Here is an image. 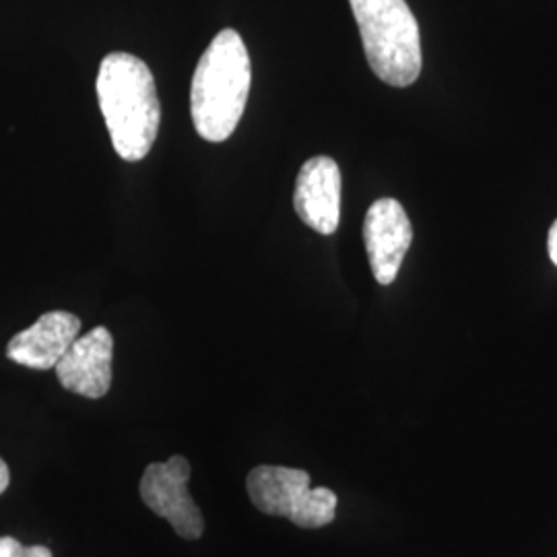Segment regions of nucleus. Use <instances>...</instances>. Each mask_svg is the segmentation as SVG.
<instances>
[{
    "instance_id": "f257e3e1",
    "label": "nucleus",
    "mask_w": 557,
    "mask_h": 557,
    "mask_svg": "<svg viewBox=\"0 0 557 557\" xmlns=\"http://www.w3.org/2000/svg\"><path fill=\"white\" fill-rule=\"evenodd\" d=\"M96 89L116 153L124 161L147 158L161 120L158 87L149 66L133 54L112 52L101 60Z\"/></svg>"
},
{
    "instance_id": "f03ea898",
    "label": "nucleus",
    "mask_w": 557,
    "mask_h": 557,
    "mask_svg": "<svg viewBox=\"0 0 557 557\" xmlns=\"http://www.w3.org/2000/svg\"><path fill=\"white\" fill-rule=\"evenodd\" d=\"M252 69L236 29H223L200 57L190 85L195 128L209 143L230 139L250 96Z\"/></svg>"
},
{
    "instance_id": "7ed1b4c3",
    "label": "nucleus",
    "mask_w": 557,
    "mask_h": 557,
    "mask_svg": "<svg viewBox=\"0 0 557 557\" xmlns=\"http://www.w3.org/2000/svg\"><path fill=\"white\" fill-rule=\"evenodd\" d=\"M358 21L366 59L376 77L409 87L421 73V36L405 0H349Z\"/></svg>"
},
{
    "instance_id": "20e7f679",
    "label": "nucleus",
    "mask_w": 557,
    "mask_h": 557,
    "mask_svg": "<svg viewBox=\"0 0 557 557\" xmlns=\"http://www.w3.org/2000/svg\"><path fill=\"white\" fill-rule=\"evenodd\" d=\"M248 496L262 515L289 518L299 529H320L335 520L337 496L329 487H310L299 469L260 465L250 471Z\"/></svg>"
},
{
    "instance_id": "39448f33",
    "label": "nucleus",
    "mask_w": 557,
    "mask_h": 557,
    "mask_svg": "<svg viewBox=\"0 0 557 557\" xmlns=\"http://www.w3.org/2000/svg\"><path fill=\"white\" fill-rule=\"evenodd\" d=\"M190 462L184 457L168 458L165 462H151L140 478V499L151 512L165 518L180 537L195 541L205 531L199 506L188 492Z\"/></svg>"
},
{
    "instance_id": "423d86ee",
    "label": "nucleus",
    "mask_w": 557,
    "mask_h": 557,
    "mask_svg": "<svg viewBox=\"0 0 557 557\" xmlns=\"http://www.w3.org/2000/svg\"><path fill=\"white\" fill-rule=\"evenodd\" d=\"M413 227L403 205L395 199H379L366 213L363 242L372 273L380 285H391L411 246Z\"/></svg>"
},
{
    "instance_id": "0eeeda50",
    "label": "nucleus",
    "mask_w": 557,
    "mask_h": 557,
    "mask_svg": "<svg viewBox=\"0 0 557 557\" xmlns=\"http://www.w3.org/2000/svg\"><path fill=\"white\" fill-rule=\"evenodd\" d=\"M112 354L114 338L106 326L75 338L54 368L60 384L81 397H106L112 386Z\"/></svg>"
},
{
    "instance_id": "6e6552de",
    "label": "nucleus",
    "mask_w": 557,
    "mask_h": 557,
    "mask_svg": "<svg viewBox=\"0 0 557 557\" xmlns=\"http://www.w3.org/2000/svg\"><path fill=\"white\" fill-rule=\"evenodd\" d=\"M299 220L322 236L335 234L341 221V170L337 161L319 156L299 170L294 193Z\"/></svg>"
},
{
    "instance_id": "1a4fd4ad",
    "label": "nucleus",
    "mask_w": 557,
    "mask_h": 557,
    "mask_svg": "<svg viewBox=\"0 0 557 557\" xmlns=\"http://www.w3.org/2000/svg\"><path fill=\"white\" fill-rule=\"evenodd\" d=\"M79 331L81 320L75 314L64 310L46 312L29 329L9 341L7 356L32 370H52L73 345Z\"/></svg>"
},
{
    "instance_id": "9d476101",
    "label": "nucleus",
    "mask_w": 557,
    "mask_h": 557,
    "mask_svg": "<svg viewBox=\"0 0 557 557\" xmlns=\"http://www.w3.org/2000/svg\"><path fill=\"white\" fill-rule=\"evenodd\" d=\"M0 557H52L46 545L25 547L15 537H0Z\"/></svg>"
},
{
    "instance_id": "9b49d317",
    "label": "nucleus",
    "mask_w": 557,
    "mask_h": 557,
    "mask_svg": "<svg viewBox=\"0 0 557 557\" xmlns=\"http://www.w3.org/2000/svg\"><path fill=\"white\" fill-rule=\"evenodd\" d=\"M547 246H549V257H552L554 264L557 267V221L552 225V230H549V242H547Z\"/></svg>"
},
{
    "instance_id": "f8f14e48",
    "label": "nucleus",
    "mask_w": 557,
    "mask_h": 557,
    "mask_svg": "<svg viewBox=\"0 0 557 557\" xmlns=\"http://www.w3.org/2000/svg\"><path fill=\"white\" fill-rule=\"evenodd\" d=\"M9 483H11V473H9V467H7V462L0 458V494H2V492H7Z\"/></svg>"
}]
</instances>
